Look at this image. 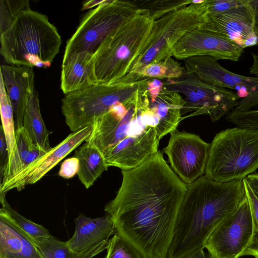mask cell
<instances>
[{
  "label": "cell",
  "instance_id": "5b68a950",
  "mask_svg": "<svg viewBox=\"0 0 258 258\" xmlns=\"http://www.w3.org/2000/svg\"><path fill=\"white\" fill-rule=\"evenodd\" d=\"M154 21L149 10L139 9L105 38L93 55L98 84L115 83L126 75L147 40Z\"/></svg>",
  "mask_w": 258,
  "mask_h": 258
},
{
  "label": "cell",
  "instance_id": "f35d334b",
  "mask_svg": "<svg viewBox=\"0 0 258 258\" xmlns=\"http://www.w3.org/2000/svg\"><path fill=\"white\" fill-rule=\"evenodd\" d=\"M245 178L258 200V173H253L247 176Z\"/></svg>",
  "mask_w": 258,
  "mask_h": 258
},
{
  "label": "cell",
  "instance_id": "4dcf8cb0",
  "mask_svg": "<svg viewBox=\"0 0 258 258\" xmlns=\"http://www.w3.org/2000/svg\"><path fill=\"white\" fill-rule=\"evenodd\" d=\"M106 249L104 258H144L131 243L116 233L109 239Z\"/></svg>",
  "mask_w": 258,
  "mask_h": 258
},
{
  "label": "cell",
  "instance_id": "5bb4252c",
  "mask_svg": "<svg viewBox=\"0 0 258 258\" xmlns=\"http://www.w3.org/2000/svg\"><path fill=\"white\" fill-rule=\"evenodd\" d=\"M92 131V124L70 134L62 142L29 166L1 183L0 193L13 189L20 191L40 180L64 157L86 142Z\"/></svg>",
  "mask_w": 258,
  "mask_h": 258
},
{
  "label": "cell",
  "instance_id": "277c9868",
  "mask_svg": "<svg viewBox=\"0 0 258 258\" xmlns=\"http://www.w3.org/2000/svg\"><path fill=\"white\" fill-rule=\"evenodd\" d=\"M0 53L9 64L48 67L62 44L56 27L44 14L22 12L0 34Z\"/></svg>",
  "mask_w": 258,
  "mask_h": 258
},
{
  "label": "cell",
  "instance_id": "7a4b0ae2",
  "mask_svg": "<svg viewBox=\"0 0 258 258\" xmlns=\"http://www.w3.org/2000/svg\"><path fill=\"white\" fill-rule=\"evenodd\" d=\"M159 123L147 91L128 103L114 105L92 124L86 142L103 153L108 167L131 169L158 152Z\"/></svg>",
  "mask_w": 258,
  "mask_h": 258
},
{
  "label": "cell",
  "instance_id": "ffe728a7",
  "mask_svg": "<svg viewBox=\"0 0 258 258\" xmlns=\"http://www.w3.org/2000/svg\"><path fill=\"white\" fill-rule=\"evenodd\" d=\"M93 54L73 53L62 60L60 88L64 95L82 90L97 83Z\"/></svg>",
  "mask_w": 258,
  "mask_h": 258
},
{
  "label": "cell",
  "instance_id": "8992f818",
  "mask_svg": "<svg viewBox=\"0 0 258 258\" xmlns=\"http://www.w3.org/2000/svg\"><path fill=\"white\" fill-rule=\"evenodd\" d=\"M258 169V130L235 127L216 134L210 144L205 175L226 182L242 180Z\"/></svg>",
  "mask_w": 258,
  "mask_h": 258
},
{
  "label": "cell",
  "instance_id": "836d02e7",
  "mask_svg": "<svg viewBox=\"0 0 258 258\" xmlns=\"http://www.w3.org/2000/svg\"><path fill=\"white\" fill-rule=\"evenodd\" d=\"M245 0H207V13H222L241 6Z\"/></svg>",
  "mask_w": 258,
  "mask_h": 258
},
{
  "label": "cell",
  "instance_id": "2e32d148",
  "mask_svg": "<svg viewBox=\"0 0 258 258\" xmlns=\"http://www.w3.org/2000/svg\"><path fill=\"white\" fill-rule=\"evenodd\" d=\"M200 28L220 34L244 49L258 44L253 29V14L248 0L236 8L218 13H207Z\"/></svg>",
  "mask_w": 258,
  "mask_h": 258
},
{
  "label": "cell",
  "instance_id": "1f68e13d",
  "mask_svg": "<svg viewBox=\"0 0 258 258\" xmlns=\"http://www.w3.org/2000/svg\"><path fill=\"white\" fill-rule=\"evenodd\" d=\"M245 195L251 210L253 221V234L251 242L243 254L258 258V200L252 192L245 178L243 179Z\"/></svg>",
  "mask_w": 258,
  "mask_h": 258
},
{
  "label": "cell",
  "instance_id": "4fadbf2b",
  "mask_svg": "<svg viewBox=\"0 0 258 258\" xmlns=\"http://www.w3.org/2000/svg\"><path fill=\"white\" fill-rule=\"evenodd\" d=\"M210 146L198 135L175 131L171 134L163 151L172 170L184 183L189 184L205 172Z\"/></svg>",
  "mask_w": 258,
  "mask_h": 258
},
{
  "label": "cell",
  "instance_id": "44dd1931",
  "mask_svg": "<svg viewBox=\"0 0 258 258\" xmlns=\"http://www.w3.org/2000/svg\"><path fill=\"white\" fill-rule=\"evenodd\" d=\"M149 101L150 109L159 118L160 138L176 131L182 120L181 111L185 104L181 94L163 88L153 100Z\"/></svg>",
  "mask_w": 258,
  "mask_h": 258
},
{
  "label": "cell",
  "instance_id": "7402d4cb",
  "mask_svg": "<svg viewBox=\"0 0 258 258\" xmlns=\"http://www.w3.org/2000/svg\"><path fill=\"white\" fill-rule=\"evenodd\" d=\"M16 150L8 162L1 183L13 177L47 152L34 145L23 126L16 130Z\"/></svg>",
  "mask_w": 258,
  "mask_h": 258
},
{
  "label": "cell",
  "instance_id": "603a6c76",
  "mask_svg": "<svg viewBox=\"0 0 258 258\" xmlns=\"http://www.w3.org/2000/svg\"><path fill=\"white\" fill-rule=\"evenodd\" d=\"M74 156L79 162L78 176L87 189L109 167L103 153L97 147L86 142L75 151Z\"/></svg>",
  "mask_w": 258,
  "mask_h": 258
},
{
  "label": "cell",
  "instance_id": "8d00e7d4",
  "mask_svg": "<svg viewBox=\"0 0 258 258\" xmlns=\"http://www.w3.org/2000/svg\"><path fill=\"white\" fill-rule=\"evenodd\" d=\"M147 94L149 101H152L164 88L163 81L153 79L147 81Z\"/></svg>",
  "mask_w": 258,
  "mask_h": 258
},
{
  "label": "cell",
  "instance_id": "d6986e66",
  "mask_svg": "<svg viewBox=\"0 0 258 258\" xmlns=\"http://www.w3.org/2000/svg\"><path fill=\"white\" fill-rule=\"evenodd\" d=\"M74 222V233L66 242L70 250L75 252H83L108 240L110 236L116 232L112 220L107 215L91 218L80 213Z\"/></svg>",
  "mask_w": 258,
  "mask_h": 258
},
{
  "label": "cell",
  "instance_id": "60d3db41",
  "mask_svg": "<svg viewBox=\"0 0 258 258\" xmlns=\"http://www.w3.org/2000/svg\"><path fill=\"white\" fill-rule=\"evenodd\" d=\"M204 249V248H201L182 258H212L209 253L207 254Z\"/></svg>",
  "mask_w": 258,
  "mask_h": 258
},
{
  "label": "cell",
  "instance_id": "8fae6325",
  "mask_svg": "<svg viewBox=\"0 0 258 258\" xmlns=\"http://www.w3.org/2000/svg\"><path fill=\"white\" fill-rule=\"evenodd\" d=\"M184 60L186 72L202 81L220 88L232 89L239 98L235 107L247 111L258 105V77H247L231 72L222 67L215 58L197 55Z\"/></svg>",
  "mask_w": 258,
  "mask_h": 258
},
{
  "label": "cell",
  "instance_id": "f1b7e54d",
  "mask_svg": "<svg viewBox=\"0 0 258 258\" xmlns=\"http://www.w3.org/2000/svg\"><path fill=\"white\" fill-rule=\"evenodd\" d=\"M134 2L139 9L149 10L155 21L172 11L192 4L193 1H141Z\"/></svg>",
  "mask_w": 258,
  "mask_h": 258
},
{
  "label": "cell",
  "instance_id": "b9f144b4",
  "mask_svg": "<svg viewBox=\"0 0 258 258\" xmlns=\"http://www.w3.org/2000/svg\"><path fill=\"white\" fill-rule=\"evenodd\" d=\"M251 55L253 59V62L249 68V73L250 74L258 77V55L254 53H251Z\"/></svg>",
  "mask_w": 258,
  "mask_h": 258
},
{
  "label": "cell",
  "instance_id": "9c48e42d",
  "mask_svg": "<svg viewBox=\"0 0 258 258\" xmlns=\"http://www.w3.org/2000/svg\"><path fill=\"white\" fill-rule=\"evenodd\" d=\"M138 9L134 1L106 0L88 12L68 40L62 60L75 53L87 52L93 54L105 38Z\"/></svg>",
  "mask_w": 258,
  "mask_h": 258
},
{
  "label": "cell",
  "instance_id": "52a82bcc",
  "mask_svg": "<svg viewBox=\"0 0 258 258\" xmlns=\"http://www.w3.org/2000/svg\"><path fill=\"white\" fill-rule=\"evenodd\" d=\"M207 13V0L193 1L154 21L147 40L126 75L119 81L134 82L146 66L172 56L175 44L186 33L204 23Z\"/></svg>",
  "mask_w": 258,
  "mask_h": 258
},
{
  "label": "cell",
  "instance_id": "74e56055",
  "mask_svg": "<svg viewBox=\"0 0 258 258\" xmlns=\"http://www.w3.org/2000/svg\"><path fill=\"white\" fill-rule=\"evenodd\" d=\"M253 14V29L258 38V0H248Z\"/></svg>",
  "mask_w": 258,
  "mask_h": 258
},
{
  "label": "cell",
  "instance_id": "7c38bea8",
  "mask_svg": "<svg viewBox=\"0 0 258 258\" xmlns=\"http://www.w3.org/2000/svg\"><path fill=\"white\" fill-rule=\"evenodd\" d=\"M251 210L245 195L237 210L213 231L205 244L212 258H239L253 234Z\"/></svg>",
  "mask_w": 258,
  "mask_h": 258
},
{
  "label": "cell",
  "instance_id": "d4e9b609",
  "mask_svg": "<svg viewBox=\"0 0 258 258\" xmlns=\"http://www.w3.org/2000/svg\"><path fill=\"white\" fill-rule=\"evenodd\" d=\"M32 238L46 258H93L107 247L109 240L82 252L70 250L67 242L59 240L51 235L46 237Z\"/></svg>",
  "mask_w": 258,
  "mask_h": 258
},
{
  "label": "cell",
  "instance_id": "ab89813d",
  "mask_svg": "<svg viewBox=\"0 0 258 258\" xmlns=\"http://www.w3.org/2000/svg\"><path fill=\"white\" fill-rule=\"evenodd\" d=\"M106 0L105 1H98V0H92V1H85L83 3L82 10H85L88 9H91L95 7L104 3Z\"/></svg>",
  "mask_w": 258,
  "mask_h": 258
},
{
  "label": "cell",
  "instance_id": "cb8c5ba5",
  "mask_svg": "<svg viewBox=\"0 0 258 258\" xmlns=\"http://www.w3.org/2000/svg\"><path fill=\"white\" fill-rule=\"evenodd\" d=\"M23 127L32 143L49 152V132L42 119L38 95L36 89L28 100L23 118Z\"/></svg>",
  "mask_w": 258,
  "mask_h": 258
},
{
  "label": "cell",
  "instance_id": "d590c367",
  "mask_svg": "<svg viewBox=\"0 0 258 258\" xmlns=\"http://www.w3.org/2000/svg\"><path fill=\"white\" fill-rule=\"evenodd\" d=\"M9 161V153L5 134L2 125L0 126V179H3L4 172Z\"/></svg>",
  "mask_w": 258,
  "mask_h": 258
},
{
  "label": "cell",
  "instance_id": "ba28073f",
  "mask_svg": "<svg viewBox=\"0 0 258 258\" xmlns=\"http://www.w3.org/2000/svg\"><path fill=\"white\" fill-rule=\"evenodd\" d=\"M147 81L97 84L64 95L61 110L66 124L73 133L93 124L114 105L128 103L145 92Z\"/></svg>",
  "mask_w": 258,
  "mask_h": 258
},
{
  "label": "cell",
  "instance_id": "4316f807",
  "mask_svg": "<svg viewBox=\"0 0 258 258\" xmlns=\"http://www.w3.org/2000/svg\"><path fill=\"white\" fill-rule=\"evenodd\" d=\"M186 73V70L178 61L170 57L146 66L136 76L134 82L144 79H176Z\"/></svg>",
  "mask_w": 258,
  "mask_h": 258
},
{
  "label": "cell",
  "instance_id": "6da1fadb",
  "mask_svg": "<svg viewBox=\"0 0 258 258\" xmlns=\"http://www.w3.org/2000/svg\"><path fill=\"white\" fill-rule=\"evenodd\" d=\"M121 173L117 194L104 208L114 224L115 233L144 258H167L187 184L160 152Z\"/></svg>",
  "mask_w": 258,
  "mask_h": 258
},
{
  "label": "cell",
  "instance_id": "e575fe53",
  "mask_svg": "<svg viewBox=\"0 0 258 258\" xmlns=\"http://www.w3.org/2000/svg\"><path fill=\"white\" fill-rule=\"evenodd\" d=\"M79 162L75 156L66 159L61 164L58 172L60 177L69 179L74 177L78 173Z\"/></svg>",
  "mask_w": 258,
  "mask_h": 258
},
{
  "label": "cell",
  "instance_id": "9a60e30c",
  "mask_svg": "<svg viewBox=\"0 0 258 258\" xmlns=\"http://www.w3.org/2000/svg\"><path fill=\"white\" fill-rule=\"evenodd\" d=\"M243 50V47L224 36L199 27L183 36L174 46L172 55L180 59L207 55L217 60L238 61Z\"/></svg>",
  "mask_w": 258,
  "mask_h": 258
},
{
  "label": "cell",
  "instance_id": "30bf717a",
  "mask_svg": "<svg viewBox=\"0 0 258 258\" xmlns=\"http://www.w3.org/2000/svg\"><path fill=\"white\" fill-rule=\"evenodd\" d=\"M164 88L184 96L181 115L192 113L183 118L199 115H208L216 122L234 109L239 98L234 92L206 83L195 75L186 73L176 79L163 81Z\"/></svg>",
  "mask_w": 258,
  "mask_h": 258
},
{
  "label": "cell",
  "instance_id": "d6a6232c",
  "mask_svg": "<svg viewBox=\"0 0 258 258\" xmlns=\"http://www.w3.org/2000/svg\"><path fill=\"white\" fill-rule=\"evenodd\" d=\"M225 118L236 126L258 130V110L239 111L233 109Z\"/></svg>",
  "mask_w": 258,
  "mask_h": 258
},
{
  "label": "cell",
  "instance_id": "83f0119b",
  "mask_svg": "<svg viewBox=\"0 0 258 258\" xmlns=\"http://www.w3.org/2000/svg\"><path fill=\"white\" fill-rule=\"evenodd\" d=\"M6 194H0V202L14 223L25 233L32 238L46 237L51 235L48 230L41 225L34 223L21 215L9 205L5 198Z\"/></svg>",
  "mask_w": 258,
  "mask_h": 258
},
{
  "label": "cell",
  "instance_id": "e0dca14e",
  "mask_svg": "<svg viewBox=\"0 0 258 258\" xmlns=\"http://www.w3.org/2000/svg\"><path fill=\"white\" fill-rule=\"evenodd\" d=\"M0 72L14 110L16 129L21 128L28 100L35 90L33 68L3 64Z\"/></svg>",
  "mask_w": 258,
  "mask_h": 258
},
{
  "label": "cell",
  "instance_id": "484cf974",
  "mask_svg": "<svg viewBox=\"0 0 258 258\" xmlns=\"http://www.w3.org/2000/svg\"><path fill=\"white\" fill-rule=\"evenodd\" d=\"M0 110L3 127L8 147L9 161L14 156L16 150L14 112L8 96L3 78L0 75Z\"/></svg>",
  "mask_w": 258,
  "mask_h": 258
},
{
  "label": "cell",
  "instance_id": "ac0fdd59",
  "mask_svg": "<svg viewBox=\"0 0 258 258\" xmlns=\"http://www.w3.org/2000/svg\"><path fill=\"white\" fill-rule=\"evenodd\" d=\"M0 258H46L32 238L0 209Z\"/></svg>",
  "mask_w": 258,
  "mask_h": 258
},
{
  "label": "cell",
  "instance_id": "f546056e",
  "mask_svg": "<svg viewBox=\"0 0 258 258\" xmlns=\"http://www.w3.org/2000/svg\"><path fill=\"white\" fill-rule=\"evenodd\" d=\"M29 1L1 0L0 1V34L12 24L23 11L30 9Z\"/></svg>",
  "mask_w": 258,
  "mask_h": 258
},
{
  "label": "cell",
  "instance_id": "3957f363",
  "mask_svg": "<svg viewBox=\"0 0 258 258\" xmlns=\"http://www.w3.org/2000/svg\"><path fill=\"white\" fill-rule=\"evenodd\" d=\"M167 258H182L201 248L215 228L245 196L242 180L219 182L203 175L187 184Z\"/></svg>",
  "mask_w": 258,
  "mask_h": 258
}]
</instances>
